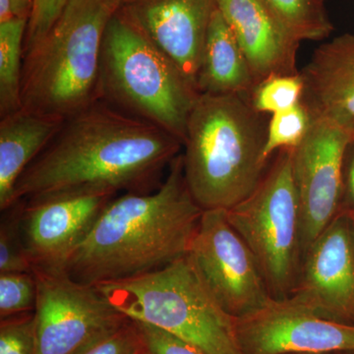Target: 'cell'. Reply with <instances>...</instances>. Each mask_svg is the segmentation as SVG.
<instances>
[{
    "mask_svg": "<svg viewBox=\"0 0 354 354\" xmlns=\"http://www.w3.org/2000/svg\"><path fill=\"white\" fill-rule=\"evenodd\" d=\"M203 212L179 153L157 189L123 193L109 203L65 271L95 286L162 269L187 255Z\"/></svg>",
    "mask_w": 354,
    "mask_h": 354,
    "instance_id": "7a4b0ae2",
    "label": "cell"
},
{
    "mask_svg": "<svg viewBox=\"0 0 354 354\" xmlns=\"http://www.w3.org/2000/svg\"><path fill=\"white\" fill-rule=\"evenodd\" d=\"M36 353L35 313L0 319V354Z\"/></svg>",
    "mask_w": 354,
    "mask_h": 354,
    "instance_id": "484cf974",
    "label": "cell"
},
{
    "mask_svg": "<svg viewBox=\"0 0 354 354\" xmlns=\"http://www.w3.org/2000/svg\"><path fill=\"white\" fill-rule=\"evenodd\" d=\"M245 354L354 353V325L337 322L291 301L274 299L237 319Z\"/></svg>",
    "mask_w": 354,
    "mask_h": 354,
    "instance_id": "7c38bea8",
    "label": "cell"
},
{
    "mask_svg": "<svg viewBox=\"0 0 354 354\" xmlns=\"http://www.w3.org/2000/svg\"><path fill=\"white\" fill-rule=\"evenodd\" d=\"M28 19L0 24V118L20 111L24 41Z\"/></svg>",
    "mask_w": 354,
    "mask_h": 354,
    "instance_id": "d6986e66",
    "label": "cell"
},
{
    "mask_svg": "<svg viewBox=\"0 0 354 354\" xmlns=\"http://www.w3.org/2000/svg\"><path fill=\"white\" fill-rule=\"evenodd\" d=\"M304 91L301 102L311 120L326 118L354 127V34L335 37L321 44L300 71Z\"/></svg>",
    "mask_w": 354,
    "mask_h": 354,
    "instance_id": "2e32d148",
    "label": "cell"
},
{
    "mask_svg": "<svg viewBox=\"0 0 354 354\" xmlns=\"http://www.w3.org/2000/svg\"><path fill=\"white\" fill-rule=\"evenodd\" d=\"M18 18L12 0H0V24Z\"/></svg>",
    "mask_w": 354,
    "mask_h": 354,
    "instance_id": "f546056e",
    "label": "cell"
},
{
    "mask_svg": "<svg viewBox=\"0 0 354 354\" xmlns=\"http://www.w3.org/2000/svg\"><path fill=\"white\" fill-rule=\"evenodd\" d=\"M120 313L187 342L204 354H245L230 315L188 255L158 271L95 286Z\"/></svg>",
    "mask_w": 354,
    "mask_h": 354,
    "instance_id": "8992f818",
    "label": "cell"
},
{
    "mask_svg": "<svg viewBox=\"0 0 354 354\" xmlns=\"http://www.w3.org/2000/svg\"><path fill=\"white\" fill-rule=\"evenodd\" d=\"M337 322L354 325V220L339 213L304 254L288 297Z\"/></svg>",
    "mask_w": 354,
    "mask_h": 354,
    "instance_id": "8fae6325",
    "label": "cell"
},
{
    "mask_svg": "<svg viewBox=\"0 0 354 354\" xmlns=\"http://www.w3.org/2000/svg\"><path fill=\"white\" fill-rule=\"evenodd\" d=\"M353 140L348 128L326 118H313L306 137L293 149L304 254L339 214L344 160Z\"/></svg>",
    "mask_w": 354,
    "mask_h": 354,
    "instance_id": "30bf717a",
    "label": "cell"
},
{
    "mask_svg": "<svg viewBox=\"0 0 354 354\" xmlns=\"http://www.w3.org/2000/svg\"><path fill=\"white\" fill-rule=\"evenodd\" d=\"M62 122L23 109L0 118V211L12 206L18 179L50 143Z\"/></svg>",
    "mask_w": 354,
    "mask_h": 354,
    "instance_id": "e0dca14e",
    "label": "cell"
},
{
    "mask_svg": "<svg viewBox=\"0 0 354 354\" xmlns=\"http://www.w3.org/2000/svg\"><path fill=\"white\" fill-rule=\"evenodd\" d=\"M188 257L221 306L235 318L272 298L255 256L227 220L225 209H205Z\"/></svg>",
    "mask_w": 354,
    "mask_h": 354,
    "instance_id": "9c48e42d",
    "label": "cell"
},
{
    "mask_svg": "<svg viewBox=\"0 0 354 354\" xmlns=\"http://www.w3.org/2000/svg\"><path fill=\"white\" fill-rule=\"evenodd\" d=\"M24 200L1 211L0 220V272H32L22 228Z\"/></svg>",
    "mask_w": 354,
    "mask_h": 354,
    "instance_id": "7402d4cb",
    "label": "cell"
},
{
    "mask_svg": "<svg viewBox=\"0 0 354 354\" xmlns=\"http://www.w3.org/2000/svg\"><path fill=\"white\" fill-rule=\"evenodd\" d=\"M134 322L141 335L144 354H204L165 330L149 324Z\"/></svg>",
    "mask_w": 354,
    "mask_h": 354,
    "instance_id": "83f0119b",
    "label": "cell"
},
{
    "mask_svg": "<svg viewBox=\"0 0 354 354\" xmlns=\"http://www.w3.org/2000/svg\"><path fill=\"white\" fill-rule=\"evenodd\" d=\"M197 88L200 94L237 95L247 99L256 88L239 41L218 8L205 41Z\"/></svg>",
    "mask_w": 354,
    "mask_h": 354,
    "instance_id": "ac0fdd59",
    "label": "cell"
},
{
    "mask_svg": "<svg viewBox=\"0 0 354 354\" xmlns=\"http://www.w3.org/2000/svg\"><path fill=\"white\" fill-rule=\"evenodd\" d=\"M311 116L301 102L292 108L272 114L268 121L264 158L270 162L274 153L297 148L302 143L311 125Z\"/></svg>",
    "mask_w": 354,
    "mask_h": 354,
    "instance_id": "44dd1931",
    "label": "cell"
},
{
    "mask_svg": "<svg viewBox=\"0 0 354 354\" xmlns=\"http://www.w3.org/2000/svg\"><path fill=\"white\" fill-rule=\"evenodd\" d=\"M293 149L279 151L257 189L227 220L252 251L274 299L290 297L301 268V211L292 169Z\"/></svg>",
    "mask_w": 354,
    "mask_h": 354,
    "instance_id": "52a82bcc",
    "label": "cell"
},
{
    "mask_svg": "<svg viewBox=\"0 0 354 354\" xmlns=\"http://www.w3.org/2000/svg\"><path fill=\"white\" fill-rule=\"evenodd\" d=\"M36 279V353L74 354L128 320L94 286L65 270L32 268Z\"/></svg>",
    "mask_w": 354,
    "mask_h": 354,
    "instance_id": "ba28073f",
    "label": "cell"
},
{
    "mask_svg": "<svg viewBox=\"0 0 354 354\" xmlns=\"http://www.w3.org/2000/svg\"><path fill=\"white\" fill-rule=\"evenodd\" d=\"M339 354H354V353H339Z\"/></svg>",
    "mask_w": 354,
    "mask_h": 354,
    "instance_id": "d6a6232c",
    "label": "cell"
},
{
    "mask_svg": "<svg viewBox=\"0 0 354 354\" xmlns=\"http://www.w3.org/2000/svg\"><path fill=\"white\" fill-rule=\"evenodd\" d=\"M122 0H68L39 44L24 53L21 104L65 120L101 101L102 41Z\"/></svg>",
    "mask_w": 354,
    "mask_h": 354,
    "instance_id": "277c9868",
    "label": "cell"
},
{
    "mask_svg": "<svg viewBox=\"0 0 354 354\" xmlns=\"http://www.w3.org/2000/svg\"><path fill=\"white\" fill-rule=\"evenodd\" d=\"M272 15L300 43L321 41L334 27L324 0H261Z\"/></svg>",
    "mask_w": 354,
    "mask_h": 354,
    "instance_id": "ffe728a7",
    "label": "cell"
},
{
    "mask_svg": "<svg viewBox=\"0 0 354 354\" xmlns=\"http://www.w3.org/2000/svg\"><path fill=\"white\" fill-rule=\"evenodd\" d=\"M118 193L85 191L24 200L22 228L32 268L65 270Z\"/></svg>",
    "mask_w": 354,
    "mask_h": 354,
    "instance_id": "4fadbf2b",
    "label": "cell"
},
{
    "mask_svg": "<svg viewBox=\"0 0 354 354\" xmlns=\"http://www.w3.org/2000/svg\"><path fill=\"white\" fill-rule=\"evenodd\" d=\"M18 18L29 21L32 12V0H12Z\"/></svg>",
    "mask_w": 354,
    "mask_h": 354,
    "instance_id": "4dcf8cb0",
    "label": "cell"
},
{
    "mask_svg": "<svg viewBox=\"0 0 354 354\" xmlns=\"http://www.w3.org/2000/svg\"><path fill=\"white\" fill-rule=\"evenodd\" d=\"M346 157L348 160L346 171L344 169V174H346V176H344V191L346 190L349 204L354 209V139L349 144Z\"/></svg>",
    "mask_w": 354,
    "mask_h": 354,
    "instance_id": "f1b7e54d",
    "label": "cell"
},
{
    "mask_svg": "<svg viewBox=\"0 0 354 354\" xmlns=\"http://www.w3.org/2000/svg\"><path fill=\"white\" fill-rule=\"evenodd\" d=\"M218 9L239 41L256 86L271 76L300 73V41L261 0H218Z\"/></svg>",
    "mask_w": 354,
    "mask_h": 354,
    "instance_id": "9a60e30c",
    "label": "cell"
},
{
    "mask_svg": "<svg viewBox=\"0 0 354 354\" xmlns=\"http://www.w3.org/2000/svg\"><path fill=\"white\" fill-rule=\"evenodd\" d=\"M218 0H122L120 11L197 86L203 50Z\"/></svg>",
    "mask_w": 354,
    "mask_h": 354,
    "instance_id": "5bb4252c",
    "label": "cell"
},
{
    "mask_svg": "<svg viewBox=\"0 0 354 354\" xmlns=\"http://www.w3.org/2000/svg\"><path fill=\"white\" fill-rule=\"evenodd\" d=\"M36 299L32 272H0V319L34 311Z\"/></svg>",
    "mask_w": 354,
    "mask_h": 354,
    "instance_id": "cb8c5ba5",
    "label": "cell"
},
{
    "mask_svg": "<svg viewBox=\"0 0 354 354\" xmlns=\"http://www.w3.org/2000/svg\"><path fill=\"white\" fill-rule=\"evenodd\" d=\"M74 354H144L143 342L136 324L128 319Z\"/></svg>",
    "mask_w": 354,
    "mask_h": 354,
    "instance_id": "d4e9b609",
    "label": "cell"
},
{
    "mask_svg": "<svg viewBox=\"0 0 354 354\" xmlns=\"http://www.w3.org/2000/svg\"><path fill=\"white\" fill-rule=\"evenodd\" d=\"M351 134H353V137L354 139V127L353 128V129H351Z\"/></svg>",
    "mask_w": 354,
    "mask_h": 354,
    "instance_id": "1f68e13d",
    "label": "cell"
},
{
    "mask_svg": "<svg viewBox=\"0 0 354 354\" xmlns=\"http://www.w3.org/2000/svg\"><path fill=\"white\" fill-rule=\"evenodd\" d=\"M268 121L245 97H198L183 160L191 195L204 211L234 208L257 189L269 164L263 155Z\"/></svg>",
    "mask_w": 354,
    "mask_h": 354,
    "instance_id": "3957f363",
    "label": "cell"
},
{
    "mask_svg": "<svg viewBox=\"0 0 354 354\" xmlns=\"http://www.w3.org/2000/svg\"><path fill=\"white\" fill-rule=\"evenodd\" d=\"M304 91L300 73L271 76L256 86L249 102L257 113L274 114L299 104Z\"/></svg>",
    "mask_w": 354,
    "mask_h": 354,
    "instance_id": "603a6c76",
    "label": "cell"
},
{
    "mask_svg": "<svg viewBox=\"0 0 354 354\" xmlns=\"http://www.w3.org/2000/svg\"><path fill=\"white\" fill-rule=\"evenodd\" d=\"M324 1H326V0H324Z\"/></svg>",
    "mask_w": 354,
    "mask_h": 354,
    "instance_id": "836d02e7",
    "label": "cell"
},
{
    "mask_svg": "<svg viewBox=\"0 0 354 354\" xmlns=\"http://www.w3.org/2000/svg\"><path fill=\"white\" fill-rule=\"evenodd\" d=\"M68 0H32L31 15L28 21L24 53L46 36L57 22Z\"/></svg>",
    "mask_w": 354,
    "mask_h": 354,
    "instance_id": "4316f807",
    "label": "cell"
},
{
    "mask_svg": "<svg viewBox=\"0 0 354 354\" xmlns=\"http://www.w3.org/2000/svg\"><path fill=\"white\" fill-rule=\"evenodd\" d=\"M183 148L162 128L101 100L64 120L18 179L14 203L85 191L152 192Z\"/></svg>",
    "mask_w": 354,
    "mask_h": 354,
    "instance_id": "6da1fadb",
    "label": "cell"
},
{
    "mask_svg": "<svg viewBox=\"0 0 354 354\" xmlns=\"http://www.w3.org/2000/svg\"><path fill=\"white\" fill-rule=\"evenodd\" d=\"M200 95L196 84L118 9L102 41V101L157 125L183 145Z\"/></svg>",
    "mask_w": 354,
    "mask_h": 354,
    "instance_id": "5b68a950",
    "label": "cell"
}]
</instances>
